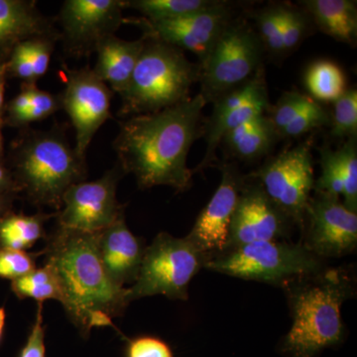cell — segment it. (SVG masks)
<instances>
[{"label":"cell","mask_w":357,"mask_h":357,"mask_svg":"<svg viewBox=\"0 0 357 357\" xmlns=\"http://www.w3.org/2000/svg\"><path fill=\"white\" fill-rule=\"evenodd\" d=\"M234 20V4L227 1L217 8L177 20L149 21L145 18H124L123 23L137 25L143 31V37L191 52L198 57L199 64H202Z\"/></svg>","instance_id":"cell-13"},{"label":"cell","mask_w":357,"mask_h":357,"mask_svg":"<svg viewBox=\"0 0 357 357\" xmlns=\"http://www.w3.org/2000/svg\"><path fill=\"white\" fill-rule=\"evenodd\" d=\"M60 109H62L60 95L42 91L36 84H32L29 107L23 117L21 128H28L32 122L48 119Z\"/></svg>","instance_id":"cell-33"},{"label":"cell","mask_w":357,"mask_h":357,"mask_svg":"<svg viewBox=\"0 0 357 357\" xmlns=\"http://www.w3.org/2000/svg\"><path fill=\"white\" fill-rule=\"evenodd\" d=\"M206 105L198 93L168 109L121 122L114 150L122 172L132 174L140 189L167 185L187 191L194 173L188 167V155L202 135Z\"/></svg>","instance_id":"cell-1"},{"label":"cell","mask_w":357,"mask_h":357,"mask_svg":"<svg viewBox=\"0 0 357 357\" xmlns=\"http://www.w3.org/2000/svg\"><path fill=\"white\" fill-rule=\"evenodd\" d=\"M281 9L284 54H289L296 50L311 34L314 24L309 14L303 8L281 4Z\"/></svg>","instance_id":"cell-30"},{"label":"cell","mask_w":357,"mask_h":357,"mask_svg":"<svg viewBox=\"0 0 357 357\" xmlns=\"http://www.w3.org/2000/svg\"><path fill=\"white\" fill-rule=\"evenodd\" d=\"M62 109L76 130L75 149L86 158V150L100 126L112 117V91L91 69L67 70Z\"/></svg>","instance_id":"cell-16"},{"label":"cell","mask_w":357,"mask_h":357,"mask_svg":"<svg viewBox=\"0 0 357 357\" xmlns=\"http://www.w3.org/2000/svg\"><path fill=\"white\" fill-rule=\"evenodd\" d=\"M126 357H174V352L161 338L143 335L128 340Z\"/></svg>","instance_id":"cell-36"},{"label":"cell","mask_w":357,"mask_h":357,"mask_svg":"<svg viewBox=\"0 0 357 357\" xmlns=\"http://www.w3.org/2000/svg\"><path fill=\"white\" fill-rule=\"evenodd\" d=\"M211 116L202 126L206 149L197 171L213 166L218 161L217 151L223 136L270 109L264 67L248 83L215 100Z\"/></svg>","instance_id":"cell-14"},{"label":"cell","mask_w":357,"mask_h":357,"mask_svg":"<svg viewBox=\"0 0 357 357\" xmlns=\"http://www.w3.org/2000/svg\"><path fill=\"white\" fill-rule=\"evenodd\" d=\"M144 43V37L135 41L119 39L115 35L103 39L96 50L98 60L93 73L112 91L121 96L128 88Z\"/></svg>","instance_id":"cell-21"},{"label":"cell","mask_w":357,"mask_h":357,"mask_svg":"<svg viewBox=\"0 0 357 357\" xmlns=\"http://www.w3.org/2000/svg\"><path fill=\"white\" fill-rule=\"evenodd\" d=\"M96 237L100 260L112 281L122 288L133 284L146 246L128 229L124 213L107 229L96 232Z\"/></svg>","instance_id":"cell-18"},{"label":"cell","mask_w":357,"mask_h":357,"mask_svg":"<svg viewBox=\"0 0 357 357\" xmlns=\"http://www.w3.org/2000/svg\"><path fill=\"white\" fill-rule=\"evenodd\" d=\"M14 184L17 192L38 208H62L70 187L86 181V158L70 145L60 126L49 130L23 128L10 154Z\"/></svg>","instance_id":"cell-4"},{"label":"cell","mask_w":357,"mask_h":357,"mask_svg":"<svg viewBox=\"0 0 357 357\" xmlns=\"http://www.w3.org/2000/svg\"><path fill=\"white\" fill-rule=\"evenodd\" d=\"M20 357H46L45 326L43 325V304H38L36 319L33 324L27 342L21 349Z\"/></svg>","instance_id":"cell-37"},{"label":"cell","mask_w":357,"mask_h":357,"mask_svg":"<svg viewBox=\"0 0 357 357\" xmlns=\"http://www.w3.org/2000/svg\"><path fill=\"white\" fill-rule=\"evenodd\" d=\"M302 8L312 24L338 42L356 46L357 2L352 0H304Z\"/></svg>","instance_id":"cell-22"},{"label":"cell","mask_w":357,"mask_h":357,"mask_svg":"<svg viewBox=\"0 0 357 357\" xmlns=\"http://www.w3.org/2000/svg\"><path fill=\"white\" fill-rule=\"evenodd\" d=\"M45 265L51 268L61 290V304L81 335L93 328L112 326L130 304L128 288L115 285L98 253L96 234L58 229L47 236Z\"/></svg>","instance_id":"cell-2"},{"label":"cell","mask_w":357,"mask_h":357,"mask_svg":"<svg viewBox=\"0 0 357 357\" xmlns=\"http://www.w3.org/2000/svg\"><path fill=\"white\" fill-rule=\"evenodd\" d=\"M265 51L248 21L234 18L210 55L199 65L201 93L206 105L248 83L263 68Z\"/></svg>","instance_id":"cell-8"},{"label":"cell","mask_w":357,"mask_h":357,"mask_svg":"<svg viewBox=\"0 0 357 357\" xmlns=\"http://www.w3.org/2000/svg\"><path fill=\"white\" fill-rule=\"evenodd\" d=\"M314 102L311 96L299 91H286L273 107H270L267 112L268 119L279 134Z\"/></svg>","instance_id":"cell-31"},{"label":"cell","mask_w":357,"mask_h":357,"mask_svg":"<svg viewBox=\"0 0 357 357\" xmlns=\"http://www.w3.org/2000/svg\"><path fill=\"white\" fill-rule=\"evenodd\" d=\"M144 39L130 83L121 96L123 116L153 114L185 102L192 84L199 83V63L190 62L176 47Z\"/></svg>","instance_id":"cell-5"},{"label":"cell","mask_w":357,"mask_h":357,"mask_svg":"<svg viewBox=\"0 0 357 357\" xmlns=\"http://www.w3.org/2000/svg\"><path fill=\"white\" fill-rule=\"evenodd\" d=\"M325 267V261L302 243L288 241H262L229 248L211 256L204 264L211 271L280 287Z\"/></svg>","instance_id":"cell-6"},{"label":"cell","mask_w":357,"mask_h":357,"mask_svg":"<svg viewBox=\"0 0 357 357\" xmlns=\"http://www.w3.org/2000/svg\"><path fill=\"white\" fill-rule=\"evenodd\" d=\"M123 0H67L58 15L60 41L70 57H88L123 24Z\"/></svg>","instance_id":"cell-11"},{"label":"cell","mask_w":357,"mask_h":357,"mask_svg":"<svg viewBox=\"0 0 357 357\" xmlns=\"http://www.w3.org/2000/svg\"><path fill=\"white\" fill-rule=\"evenodd\" d=\"M2 152H3V139H2L1 132H0V159H1Z\"/></svg>","instance_id":"cell-42"},{"label":"cell","mask_w":357,"mask_h":357,"mask_svg":"<svg viewBox=\"0 0 357 357\" xmlns=\"http://www.w3.org/2000/svg\"><path fill=\"white\" fill-rule=\"evenodd\" d=\"M206 260L208 256L187 237L160 232L145 248L137 279L128 288L129 301L156 295L187 301L190 283Z\"/></svg>","instance_id":"cell-7"},{"label":"cell","mask_w":357,"mask_h":357,"mask_svg":"<svg viewBox=\"0 0 357 357\" xmlns=\"http://www.w3.org/2000/svg\"><path fill=\"white\" fill-rule=\"evenodd\" d=\"M321 175L314 192L344 198V206L357 213V139L349 138L337 150L319 148Z\"/></svg>","instance_id":"cell-20"},{"label":"cell","mask_w":357,"mask_h":357,"mask_svg":"<svg viewBox=\"0 0 357 357\" xmlns=\"http://www.w3.org/2000/svg\"><path fill=\"white\" fill-rule=\"evenodd\" d=\"M58 39L51 37H37L25 40L24 45L35 83L46 75L51 63L52 54L55 50Z\"/></svg>","instance_id":"cell-35"},{"label":"cell","mask_w":357,"mask_h":357,"mask_svg":"<svg viewBox=\"0 0 357 357\" xmlns=\"http://www.w3.org/2000/svg\"><path fill=\"white\" fill-rule=\"evenodd\" d=\"M305 84L312 100L318 102H335L347 91L344 72L328 60L317 61L307 68Z\"/></svg>","instance_id":"cell-26"},{"label":"cell","mask_w":357,"mask_h":357,"mask_svg":"<svg viewBox=\"0 0 357 357\" xmlns=\"http://www.w3.org/2000/svg\"><path fill=\"white\" fill-rule=\"evenodd\" d=\"M6 61L0 60V126H1L2 122H3L4 93H6L7 76Z\"/></svg>","instance_id":"cell-39"},{"label":"cell","mask_w":357,"mask_h":357,"mask_svg":"<svg viewBox=\"0 0 357 357\" xmlns=\"http://www.w3.org/2000/svg\"><path fill=\"white\" fill-rule=\"evenodd\" d=\"M330 114L314 100L305 112L296 117L289 126L278 134L281 138H299L314 129L330 126Z\"/></svg>","instance_id":"cell-32"},{"label":"cell","mask_w":357,"mask_h":357,"mask_svg":"<svg viewBox=\"0 0 357 357\" xmlns=\"http://www.w3.org/2000/svg\"><path fill=\"white\" fill-rule=\"evenodd\" d=\"M331 135L337 139L357 138V91L347 89L344 95L333 102L330 119Z\"/></svg>","instance_id":"cell-29"},{"label":"cell","mask_w":357,"mask_h":357,"mask_svg":"<svg viewBox=\"0 0 357 357\" xmlns=\"http://www.w3.org/2000/svg\"><path fill=\"white\" fill-rule=\"evenodd\" d=\"M222 181L199 213L187 238L208 258L222 253L229 243V229L245 176L236 164L220 166Z\"/></svg>","instance_id":"cell-17"},{"label":"cell","mask_w":357,"mask_h":357,"mask_svg":"<svg viewBox=\"0 0 357 357\" xmlns=\"http://www.w3.org/2000/svg\"><path fill=\"white\" fill-rule=\"evenodd\" d=\"M15 192H17V190L10 170L6 168L0 159V197L9 196Z\"/></svg>","instance_id":"cell-38"},{"label":"cell","mask_w":357,"mask_h":357,"mask_svg":"<svg viewBox=\"0 0 357 357\" xmlns=\"http://www.w3.org/2000/svg\"><path fill=\"white\" fill-rule=\"evenodd\" d=\"M9 203V199H7L6 197H0V220H2L7 213V204Z\"/></svg>","instance_id":"cell-40"},{"label":"cell","mask_w":357,"mask_h":357,"mask_svg":"<svg viewBox=\"0 0 357 357\" xmlns=\"http://www.w3.org/2000/svg\"><path fill=\"white\" fill-rule=\"evenodd\" d=\"M40 255L26 251L0 248V277L14 281L36 269V258Z\"/></svg>","instance_id":"cell-34"},{"label":"cell","mask_w":357,"mask_h":357,"mask_svg":"<svg viewBox=\"0 0 357 357\" xmlns=\"http://www.w3.org/2000/svg\"><path fill=\"white\" fill-rule=\"evenodd\" d=\"M255 21L256 33L263 48L273 57L284 55L283 37H282L281 4H273L256 11L252 15Z\"/></svg>","instance_id":"cell-28"},{"label":"cell","mask_w":357,"mask_h":357,"mask_svg":"<svg viewBox=\"0 0 357 357\" xmlns=\"http://www.w3.org/2000/svg\"><path fill=\"white\" fill-rule=\"evenodd\" d=\"M124 173L119 164L95 181L73 185L56 213L58 227L96 234L107 229L124 213L116 198L117 185Z\"/></svg>","instance_id":"cell-10"},{"label":"cell","mask_w":357,"mask_h":357,"mask_svg":"<svg viewBox=\"0 0 357 357\" xmlns=\"http://www.w3.org/2000/svg\"><path fill=\"white\" fill-rule=\"evenodd\" d=\"M6 310L4 307H0V342L2 340V335H3L4 326H6Z\"/></svg>","instance_id":"cell-41"},{"label":"cell","mask_w":357,"mask_h":357,"mask_svg":"<svg viewBox=\"0 0 357 357\" xmlns=\"http://www.w3.org/2000/svg\"><path fill=\"white\" fill-rule=\"evenodd\" d=\"M356 276L345 266L325 267L282 286L293 323L281 342L289 357H314L344 337V302L356 292Z\"/></svg>","instance_id":"cell-3"},{"label":"cell","mask_w":357,"mask_h":357,"mask_svg":"<svg viewBox=\"0 0 357 357\" xmlns=\"http://www.w3.org/2000/svg\"><path fill=\"white\" fill-rule=\"evenodd\" d=\"M222 0H123L124 8H132L149 21L177 20L222 6Z\"/></svg>","instance_id":"cell-25"},{"label":"cell","mask_w":357,"mask_h":357,"mask_svg":"<svg viewBox=\"0 0 357 357\" xmlns=\"http://www.w3.org/2000/svg\"><path fill=\"white\" fill-rule=\"evenodd\" d=\"M11 289L20 299H32L38 304L45 301H61V290L57 278L50 267L44 264L29 274L13 281Z\"/></svg>","instance_id":"cell-27"},{"label":"cell","mask_w":357,"mask_h":357,"mask_svg":"<svg viewBox=\"0 0 357 357\" xmlns=\"http://www.w3.org/2000/svg\"><path fill=\"white\" fill-rule=\"evenodd\" d=\"M312 147V139L310 137L297 146L268 159L248 175L259 182L269 199L301 230L316 182Z\"/></svg>","instance_id":"cell-9"},{"label":"cell","mask_w":357,"mask_h":357,"mask_svg":"<svg viewBox=\"0 0 357 357\" xmlns=\"http://www.w3.org/2000/svg\"><path fill=\"white\" fill-rule=\"evenodd\" d=\"M278 139L273 124L265 114L249 119L225 134L220 146L231 158L255 161L269 153Z\"/></svg>","instance_id":"cell-23"},{"label":"cell","mask_w":357,"mask_h":357,"mask_svg":"<svg viewBox=\"0 0 357 357\" xmlns=\"http://www.w3.org/2000/svg\"><path fill=\"white\" fill-rule=\"evenodd\" d=\"M54 217L56 213H8L0 220V248L21 251L31 248L41 239L47 238L45 222Z\"/></svg>","instance_id":"cell-24"},{"label":"cell","mask_w":357,"mask_h":357,"mask_svg":"<svg viewBox=\"0 0 357 357\" xmlns=\"http://www.w3.org/2000/svg\"><path fill=\"white\" fill-rule=\"evenodd\" d=\"M303 245L319 259L351 255L357 248V213L340 198L314 192L307 202Z\"/></svg>","instance_id":"cell-12"},{"label":"cell","mask_w":357,"mask_h":357,"mask_svg":"<svg viewBox=\"0 0 357 357\" xmlns=\"http://www.w3.org/2000/svg\"><path fill=\"white\" fill-rule=\"evenodd\" d=\"M294 227L292 220L269 199L259 182L248 175L230 225L227 249L262 241H287Z\"/></svg>","instance_id":"cell-15"},{"label":"cell","mask_w":357,"mask_h":357,"mask_svg":"<svg viewBox=\"0 0 357 357\" xmlns=\"http://www.w3.org/2000/svg\"><path fill=\"white\" fill-rule=\"evenodd\" d=\"M56 21L42 14L33 0H0V60L6 61L16 45L37 37L60 41Z\"/></svg>","instance_id":"cell-19"}]
</instances>
